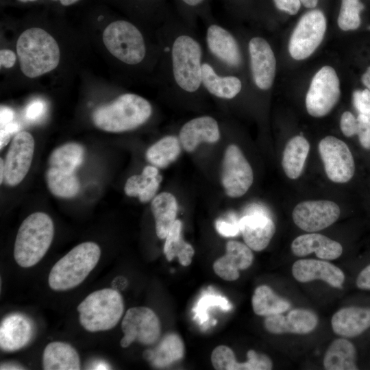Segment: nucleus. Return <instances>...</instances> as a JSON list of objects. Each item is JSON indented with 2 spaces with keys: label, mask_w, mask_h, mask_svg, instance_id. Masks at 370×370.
<instances>
[{
  "label": "nucleus",
  "mask_w": 370,
  "mask_h": 370,
  "mask_svg": "<svg viewBox=\"0 0 370 370\" xmlns=\"http://www.w3.org/2000/svg\"><path fill=\"white\" fill-rule=\"evenodd\" d=\"M167 82L171 86L188 95L195 94L202 86L203 47L191 29H167Z\"/></svg>",
  "instance_id": "obj_1"
},
{
  "label": "nucleus",
  "mask_w": 370,
  "mask_h": 370,
  "mask_svg": "<svg viewBox=\"0 0 370 370\" xmlns=\"http://www.w3.org/2000/svg\"><path fill=\"white\" fill-rule=\"evenodd\" d=\"M152 106L144 97L125 93L112 102L96 108L92 114L94 125L112 133L134 130L145 123L152 114Z\"/></svg>",
  "instance_id": "obj_2"
},
{
  "label": "nucleus",
  "mask_w": 370,
  "mask_h": 370,
  "mask_svg": "<svg viewBox=\"0 0 370 370\" xmlns=\"http://www.w3.org/2000/svg\"><path fill=\"white\" fill-rule=\"evenodd\" d=\"M21 70L34 78L55 69L60 62V52L55 38L45 30L32 27L23 32L16 42Z\"/></svg>",
  "instance_id": "obj_3"
},
{
  "label": "nucleus",
  "mask_w": 370,
  "mask_h": 370,
  "mask_svg": "<svg viewBox=\"0 0 370 370\" xmlns=\"http://www.w3.org/2000/svg\"><path fill=\"white\" fill-rule=\"evenodd\" d=\"M54 225L45 212H36L25 218L18 228L14 247V258L21 267L37 264L46 254L53 238Z\"/></svg>",
  "instance_id": "obj_4"
},
{
  "label": "nucleus",
  "mask_w": 370,
  "mask_h": 370,
  "mask_svg": "<svg viewBox=\"0 0 370 370\" xmlns=\"http://www.w3.org/2000/svg\"><path fill=\"white\" fill-rule=\"evenodd\" d=\"M101 249L93 242L74 247L61 258L50 271L48 283L51 289L63 291L79 285L96 267Z\"/></svg>",
  "instance_id": "obj_5"
},
{
  "label": "nucleus",
  "mask_w": 370,
  "mask_h": 370,
  "mask_svg": "<svg viewBox=\"0 0 370 370\" xmlns=\"http://www.w3.org/2000/svg\"><path fill=\"white\" fill-rule=\"evenodd\" d=\"M79 321L87 331L112 329L124 312L123 299L114 288H103L89 294L77 306Z\"/></svg>",
  "instance_id": "obj_6"
},
{
  "label": "nucleus",
  "mask_w": 370,
  "mask_h": 370,
  "mask_svg": "<svg viewBox=\"0 0 370 370\" xmlns=\"http://www.w3.org/2000/svg\"><path fill=\"white\" fill-rule=\"evenodd\" d=\"M102 38L108 51L123 63L137 65L146 57L144 36L140 30L129 21L118 20L110 23L105 28Z\"/></svg>",
  "instance_id": "obj_7"
},
{
  "label": "nucleus",
  "mask_w": 370,
  "mask_h": 370,
  "mask_svg": "<svg viewBox=\"0 0 370 370\" xmlns=\"http://www.w3.org/2000/svg\"><path fill=\"white\" fill-rule=\"evenodd\" d=\"M326 18L322 11L305 13L295 27L288 43L291 56L297 60L308 58L322 42L326 30Z\"/></svg>",
  "instance_id": "obj_8"
},
{
  "label": "nucleus",
  "mask_w": 370,
  "mask_h": 370,
  "mask_svg": "<svg viewBox=\"0 0 370 370\" xmlns=\"http://www.w3.org/2000/svg\"><path fill=\"white\" fill-rule=\"evenodd\" d=\"M341 95L340 82L335 70L325 66L314 75L306 96V107L314 117H322L330 112Z\"/></svg>",
  "instance_id": "obj_9"
},
{
  "label": "nucleus",
  "mask_w": 370,
  "mask_h": 370,
  "mask_svg": "<svg viewBox=\"0 0 370 370\" xmlns=\"http://www.w3.org/2000/svg\"><path fill=\"white\" fill-rule=\"evenodd\" d=\"M121 329L124 334L120 344L129 347L134 341L145 345H151L158 341L161 334V325L156 313L144 306L133 307L125 312Z\"/></svg>",
  "instance_id": "obj_10"
},
{
  "label": "nucleus",
  "mask_w": 370,
  "mask_h": 370,
  "mask_svg": "<svg viewBox=\"0 0 370 370\" xmlns=\"http://www.w3.org/2000/svg\"><path fill=\"white\" fill-rule=\"evenodd\" d=\"M254 181L249 162L240 148L234 144L225 149L221 172V183L227 196L237 198L245 195Z\"/></svg>",
  "instance_id": "obj_11"
},
{
  "label": "nucleus",
  "mask_w": 370,
  "mask_h": 370,
  "mask_svg": "<svg viewBox=\"0 0 370 370\" xmlns=\"http://www.w3.org/2000/svg\"><path fill=\"white\" fill-rule=\"evenodd\" d=\"M319 151L328 177L335 183H346L354 175L355 164L347 145L328 136L319 143Z\"/></svg>",
  "instance_id": "obj_12"
},
{
  "label": "nucleus",
  "mask_w": 370,
  "mask_h": 370,
  "mask_svg": "<svg viewBox=\"0 0 370 370\" xmlns=\"http://www.w3.org/2000/svg\"><path fill=\"white\" fill-rule=\"evenodd\" d=\"M35 143L32 135L21 131L14 135L4 160L3 182L9 186L20 184L32 164Z\"/></svg>",
  "instance_id": "obj_13"
},
{
  "label": "nucleus",
  "mask_w": 370,
  "mask_h": 370,
  "mask_svg": "<svg viewBox=\"0 0 370 370\" xmlns=\"http://www.w3.org/2000/svg\"><path fill=\"white\" fill-rule=\"evenodd\" d=\"M341 210L330 200H309L299 203L293 210V220L302 230L314 232L332 225L339 218Z\"/></svg>",
  "instance_id": "obj_14"
},
{
  "label": "nucleus",
  "mask_w": 370,
  "mask_h": 370,
  "mask_svg": "<svg viewBox=\"0 0 370 370\" xmlns=\"http://www.w3.org/2000/svg\"><path fill=\"white\" fill-rule=\"evenodd\" d=\"M208 52L221 68L235 69L243 62L240 46L234 36L224 27L210 24L206 30Z\"/></svg>",
  "instance_id": "obj_15"
},
{
  "label": "nucleus",
  "mask_w": 370,
  "mask_h": 370,
  "mask_svg": "<svg viewBox=\"0 0 370 370\" xmlns=\"http://www.w3.org/2000/svg\"><path fill=\"white\" fill-rule=\"evenodd\" d=\"M248 52L254 84L261 90H269L276 71V60L271 47L264 38L255 36L249 41Z\"/></svg>",
  "instance_id": "obj_16"
},
{
  "label": "nucleus",
  "mask_w": 370,
  "mask_h": 370,
  "mask_svg": "<svg viewBox=\"0 0 370 370\" xmlns=\"http://www.w3.org/2000/svg\"><path fill=\"white\" fill-rule=\"evenodd\" d=\"M238 223L245 244L254 251L264 249L275 232L273 220L260 210L249 212Z\"/></svg>",
  "instance_id": "obj_17"
},
{
  "label": "nucleus",
  "mask_w": 370,
  "mask_h": 370,
  "mask_svg": "<svg viewBox=\"0 0 370 370\" xmlns=\"http://www.w3.org/2000/svg\"><path fill=\"white\" fill-rule=\"evenodd\" d=\"M178 138L187 152H192L203 143H215L220 139V129L217 121L204 115L193 118L181 127Z\"/></svg>",
  "instance_id": "obj_18"
},
{
  "label": "nucleus",
  "mask_w": 370,
  "mask_h": 370,
  "mask_svg": "<svg viewBox=\"0 0 370 370\" xmlns=\"http://www.w3.org/2000/svg\"><path fill=\"white\" fill-rule=\"evenodd\" d=\"M264 324L266 330L272 334H305L317 327L318 317L310 310L297 308L291 310L286 316L281 313L267 316Z\"/></svg>",
  "instance_id": "obj_19"
},
{
  "label": "nucleus",
  "mask_w": 370,
  "mask_h": 370,
  "mask_svg": "<svg viewBox=\"0 0 370 370\" xmlns=\"http://www.w3.org/2000/svg\"><path fill=\"white\" fill-rule=\"evenodd\" d=\"M254 255L251 249L238 241H230L226 244V252L213 264L214 273L224 280L234 281L239 276V271L249 268Z\"/></svg>",
  "instance_id": "obj_20"
},
{
  "label": "nucleus",
  "mask_w": 370,
  "mask_h": 370,
  "mask_svg": "<svg viewBox=\"0 0 370 370\" xmlns=\"http://www.w3.org/2000/svg\"><path fill=\"white\" fill-rule=\"evenodd\" d=\"M292 273L300 282L321 280L336 288L340 287L345 280L341 269L328 262L314 259L297 260L293 264Z\"/></svg>",
  "instance_id": "obj_21"
},
{
  "label": "nucleus",
  "mask_w": 370,
  "mask_h": 370,
  "mask_svg": "<svg viewBox=\"0 0 370 370\" xmlns=\"http://www.w3.org/2000/svg\"><path fill=\"white\" fill-rule=\"evenodd\" d=\"M34 335L32 321L22 314L6 317L0 326V347L5 352H15L26 346Z\"/></svg>",
  "instance_id": "obj_22"
},
{
  "label": "nucleus",
  "mask_w": 370,
  "mask_h": 370,
  "mask_svg": "<svg viewBox=\"0 0 370 370\" xmlns=\"http://www.w3.org/2000/svg\"><path fill=\"white\" fill-rule=\"evenodd\" d=\"M201 83L203 88L209 94L223 100L234 99L243 88L238 77L221 74L213 64L206 60L202 64Z\"/></svg>",
  "instance_id": "obj_23"
},
{
  "label": "nucleus",
  "mask_w": 370,
  "mask_h": 370,
  "mask_svg": "<svg viewBox=\"0 0 370 370\" xmlns=\"http://www.w3.org/2000/svg\"><path fill=\"white\" fill-rule=\"evenodd\" d=\"M293 253L304 257L312 253L323 260H334L343 253L342 245L323 234L310 233L295 238L291 243Z\"/></svg>",
  "instance_id": "obj_24"
},
{
  "label": "nucleus",
  "mask_w": 370,
  "mask_h": 370,
  "mask_svg": "<svg viewBox=\"0 0 370 370\" xmlns=\"http://www.w3.org/2000/svg\"><path fill=\"white\" fill-rule=\"evenodd\" d=\"M331 324L333 331L339 336H357L370 328V308H341L332 316Z\"/></svg>",
  "instance_id": "obj_25"
},
{
  "label": "nucleus",
  "mask_w": 370,
  "mask_h": 370,
  "mask_svg": "<svg viewBox=\"0 0 370 370\" xmlns=\"http://www.w3.org/2000/svg\"><path fill=\"white\" fill-rule=\"evenodd\" d=\"M162 179L156 166H146L140 174L127 180L124 192L129 197H138L142 203H147L156 196Z\"/></svg>",
  "instance_id": "obj_26"
},
{
  "label": "nucleus",
  "mask_w": 370,
  "mask_h": 370,
  "mask_svg": "<svg viewBox=\"0 0 370 370\" xmlns=\"http://www.w3.org/2000/svg\"><path fill=\"white\" fill-rule=\"evenodd\" d=\"M42 367L45 370H79L81 369L79 356L69 343L51 342L43 352Z\"/></svg>",
  "instance_id": "obj_27"
},
{
  "label": "nucleus",
  "mask_w": 370,
  "mask_h": 370,
  "mask_svg": "<svg viewBox=\"0 0 370 370\" xmlns=\"http://www.w3.org/2000/svg\"><path fill=\"white\" fill-rule=\"evenodd\" d=\"M184 345L180 336L169 333L163 336L153 349L144 352V358L156 367H165L184 356Z\"/></svg>",
  "instance_id": "obj_28"
},
{
  "label": "nucleus",
  "mask_w": 370,
  "mask_h": 370,
  "mask_svg": "<svg viewBox=\"0 0 370 370\" xmlns=\"http://www.w3.org/2000/svg\"><path fill=\"white\" fill-rule=\"evenodd\" d=\"M151 209L154 217L156 234L160 239L165 238L176 220L177 200L171 193L162 192L153 198Z\"/></svg>",
  "instance_id": "obj_29"
},
{
  "label": "nucleus",
  "mask_w": 370,
  "mask_h": 370,
  "mask_svg": "<svg viewBox=\"0 0 370 370\" xmlns=\"http://www.w3.org/2000/svg\"><path fill=\"white\" fill-rule=\"evenodd\" d=\"M309 150L310 144L302 136H295L288 141L283 152L282 165L288 178L295 180L300 176Z\"/></svg>",
  "instance_id": "obj_30"
},
{
  "label": "nucleus",
  "mask_w": 370,
  "mask_h": 370,
  "mask_svg": "<svg viewBox=\"0 0 370 370\" xmlns=\"http://www.w3.org/2000/svg\"><path fill=\"white\" fill-rule=\"evenodd\" d=\"M323 365L328 370H356V350L348 340H334L327 349Z\"/></svg>",
  "instance_id": "obj_31"
},
{
  "label": "nucleus",
  "mask_w": 370,
  "mask_h": 370,
  "mask_svg": "<svg viewBox=\"0 0 370 370\" xmlns=\"http://www.w3.org/2000/svg\"><path fill=\"white\" fill-rule=\"evenodd\" d=\"M85 157L84 147L77 143H67L56 148L48 159V167L68 173H76Z\"/></svg>",
  "instance_id": "obj_32"
},
{
  "label": "nucleus",
  "mask_w": 370,
  "mask_h": 370,
  "mask_svg": "<svg viewBox=\"0 0 370 370\" xmlns=\"http://www.w3.org/2000/svg\"><path fill=\"white\" fill-rule=\"evenodd\" d=\"M45 180L51 193L58 198H73L80 190V182L76 173L48 167L45 172Z\"/></svg>",
  "instance_id": "obj_33"
},
{
  "label": "nucleus",
  "mask_w": 370,
  "mask_h": 370,
  "mask_svg": "<svg viewBox=\"0 0 370 370\" xmlns=\"http://www.w3.org/2000/svg\"><path fill=\"white\" fill-rule=\"evenodd\" d=\"M181 147L178 137L166 136L148 148L145 157L151 165L164 169L178 158Z\"/></svg>",
  "instance_id": "obj_34"
},
{
  "label": "nucleus",
  "mask_w": 370,
  "mask_h": 370,
  "mask_svg": "<svg viewBox=\"0 0 370 370\" xmlns=\"http://www.w3.org/2000/svg\"><path fill=\"white\" fill-rule=\"evenodd\" d=\"M182 223L176 219L170 228L164 246V253L168 261L177 257L180 263L184 267L188 266L195 254L193 247L182 237Z\"/></svg>",
  "instance_id": "obj_35"
},
{
  "label": "nucleus",
  "mask_w": 370,
  "mask_h": 370,
  "mask_svg": "<svg viewBox=\"0 0 370 370\" xmlns=\"http://www.w3.org/2000/svg\"><path fill=\"white\" fill-rule=\"evenodd\" d=\"M251 304L254 312L260 316L280 314L288 310L291 306L287 300L277 295L266 285H261L256 288Z\"/></svg>",
  "instance_id": "obj_36"
},
{
  "label": "nucleus",
  "mask_w": 370,
  "mask_h": 370,
  "mask_svg": "<svg viewBox=\"0 0 370 370\" xmlns=\"http://www.w3.org/2000/svg\"><path fill=\"white\" fill-rule=\"evenodd\" d=\"M364 5L360 0H342L338 25L344 31L356 29L360 25V12Z\"/></svg>",
  "instance_id": "obj_37"
},
{
  "label": "nucleus",
  "mask_w": 370,
  "mask_h": 370,
  "mask_svg": "<svg viewBox=\"0 0 370 370\" xmlns=\"http://www.w3.org/2000/svg\"><path fill=\"white\" fill-rule=\"evenodd\" d=\"M212 306H219L221 309L229 310L232 306L226 298L216 295H204L199 300L197 305L193 308L197 318L201 323H204L208 319L206 311Z\"/></svg>",
  "instance_id": "obj_38"
},
{
  "label": "nucleus",
  "mask_w": 370,
  "mask_h": 370,
  "mask_svg": "<svg viewBox=\"0 0 370 370\" xmlns=\"http://www.w3.org/2000/svg\"><path fill=\"white\" fill-rule=\"evenodd\" d=\"M213 367L217 370H235L237 361L234 352L227 346L219 345L211 354Z\"/></svg>",
  "instance_id": "obj_39"
},
{
  "label": "nucleus",
  "mask_w": 370,
  "mask_h": 370,
  "mask_svg": "<svg viewBox=\"0 0 370 370\" xmlns=\"http://www.w3.org/2000/svg\"><path fill=\"white\" fill-rule=\"evenodd\" d=\"M247 356L246 362H237L235 370H270L273 367L271 360L264 354L250 349Z\"/></svg>",
  "instance_id": "obj_40"
},
{
  "label": "nucleus",
  "mask_w": 370,
  "mask_h": 370,
  "mask_svg": "<svg viewBox=\"0 0 370 370\" xmlns=\"http://www.w3.org/2000/svg\"><path fill=\"white\" fill-rule=\"evenodd\" d=\"M352 100L358 114L370 119V91L367 88L356 90L353 92Z\"/></svg>",
  "instance_id": "obj_41"
},
{
  "label": "nucleus",
  "mask_w": 370,
  "mask_h": 370,
  "mask_svg": "<svg viewBox=\"0 0 370 370\" xmlns=\"http://www.w3.org/2000/svg\"><path fill=\"white\" fill-rule=\"evenodd\" d=\"M357 121L360 143L364 148L370 149V119L358 114Z\"/></svg>",
  "instance_id": "obj_42"
},
{
  "label": "nucleus",
  "mask_w": 370,
  "mask_h": 370,
  "mask_svg": "<svg viewBox=\"0 0 370 370\" xmlns=\"http://www.w3.org/2000/svg\"><path fill=\"white\" fill-rule=\"evenodd\" d=\"M215 227L217 232L225 237H233L241 231L239 223L234 219L226 221L222 219L217 220Z\"/></svg>",
  "instance_id": "obj_43"
},
{
  "label": "nucleus",
  "mask_w": 370,
  "mask_h": 370,
  "mask_svg": "<svg viewBox=\"0 0 370 370\" xmlns=\"http://www.w3.org/2000/svg\"><path fill=\"white\" fill-rule=\"evenodd\" d=\"M340 127L343 134L347 137L357 134V118L350 112H343L341 117Z\"/></svg>",
  "instance_id": "obj_44"
},
{
  "label": "nucleus",
  "mask_w": 370,
  "mask_h": 370,
  "mask_svg": "<svg viewBox=\"0 0 370 370\" xmlns=\"http://www.w3.org/2000/svg\"><path fill=\"white\" fill-rule=\"evenodd\" d=\"M0 127V149H2L8 145L12 136L19 130L20 126L12 121Z\"/></svg>",
  "instance_id": "obj_45"
},
{
  "label": "nucleus",
  "mask_w": 370,
  "mask_h": 370,
  "mask_svg": "<svg viewBox=\"0 0 370 370\" xmlns=\"http://www.w3.org/2000/svg\"><path fill=\"white\" fill-rule=\"evenodd\" d=\"M45 110V103L40 99H36L27 106L25 114L27 119L35 121L41 117Z\"/></svg>",
  "instance_id": "obj_46"
},
{
  "label": "nucleus",
  "mask_w": 370,
  "mask_h": 370,
  "mask_svg": "<svg viewBox=\"0 0 370 370\" xmlns=\"http://www.w3.org/2000/svg\"><path fill=\"white\" fill-rule=\"evenodd\" d=\"M276 8L291 15L297 13L301 6L300 0H273Z\"/></svg>",
  "instance_id": "obj_47"
},
{
  "label": "nucleus",
  "mask_w": 370,
  "mask_h": 370,
  "mask_svg": "<svg viewBox=\"0 0 370 370\" xmlns=\"http://www.w3.org/2000/svg\"><path fill=\"white\" fill-rule=\"evenodd\" d=\"M16 57L15 53L10 49H3L0 51V64L1 66L10 69L16 62Z\"/></svg>",
  "instance_id": "obj_48"
},
{
  "label": "nucleus",
  "mask_w": 370,
  "mask_h": 370,
  "mask_svg": "<svg viewBox=\"0 0 370 370\" xmlns=\"http://www.w3.org/2000/svg\"><path fill=\"white\" fill-rule=\"evenodd\" d=\"M356 286L360 289L370 290V264L363 269L358 275Z\"/></svg>",
  "instance_id": "obj_49"
},
{
  "label": "nucleus",
  "mask_w": 370,
  "mask_h": 370,
  "mask_svg": "<svg viewBox=\"0 0 370 370\" xmlns=\"http://www.w3.org/2000/svg\"><path fill=\"white\" fill-rule=\"evenodd\" d=\"M14 116V111L10 108L1 106L0 110V126L12 121Z\"/></svg>",
  "instance_id": "obj_50"
},
{
  "label": "nucleus",
  "mask_w": 370,
  "mask_h": 370,
  "mask_svg": "<svg viewBox=\"0 0 370 370\" xmlns=\"http://www.w3.org/2000/svg\"><path fill=\"white\" fill-rule=\"evenodd\" d=\"M362 82L370 91V66L368 67L365 73L362 76Z\"/></svg>",
  "instance_id": "obj_51"
},
{
  "label": "nucleus",
  "mask_w": 370,
  "mask_h": 370,
  "mask_svg": "<svg viewBox=\"0 0 370 370\" xmlns=\"http://www.w3.org/2000/svg\"><path fill=\"white\" fill-rule=\"evenodd\" d=\"M184 4L189 7L195 8L201 5L205 0H181Z\"/></svg>",
  "instance_id": "obj_52"
},
{
  "label": "nucleus",
  "mask_w": 370,
  "mask_h": 370,
  "mask_svg": "<svg viewBox=\"0 0 370 370\" xmlns=\"http://www.w3.org/2000/svg\"><path fill=\"white\" fill-rule=\"evenodd\" d=\"M301 3L306 8H313L317 5L318 0H300Z\"/></svg>",
  "instance_id": "obj_53"
},
{
  "label": "nucleus",
  "mask_w": 370,
  "mask_h": 370,
  "mask_svg": "<svg viewBox=\"0 0 370 370\" xmlns=\"http://www.w3.org/2000/svg\"><path fill=\"white\" fill-rule=\"evenodd\" d=\"M1 369H23L22 367L14 364H4L1 365Z\"/></svg>",
  "instance_id": "obj_54"
},
{
  "label": "nucleus",
  "mask_w": 370,
  "mask_h": 370,
  "mask_svg": "<svg viewBox=\"0 0 370 370\" xmlns=\"http://www.w3.org/2000/svg\"><path fill=\"white\" fill-rule=\"evenodd\" d=\"M4 160L3 158L0 159V182L2 184L3 182V177H4Z\"/></svg>",
  "instance_id": "obj_55"
},
{
  "label": "nucleus",
  "mask_w": 370,
  "mask_h": 370,
  "mask_svg": "<svg viewBox=\"0 0 370 370\" xmlns=\"http://www.w3.org/2000/svg\"><path fill=\"white\" fill-rule=\"evenodd\" d=\"M93 369H110L108 364L104 362H99L98 365H95Z\"/></svg>",
  "instance_id": "obj_56"
},
{
  "label": "nucleus",
  "mask_w": 370,
  "mask_h": 370,
  "mask_svg": "<svg viewBox=\"0 0 370 370\" xmlns=\"http://www.w3.org/2000/svg\"><path fill=\"white\" fill-rule=\"evenodd\" d=\"M54 1H56V0H54ZM59 1L62 5L67 6V5H70L76 3L79 0H59Z\"/></svg>",
  "instance_id": "obj_57"
},
{
  "label": "nucleus",
  "mask_w": 370,
  "mask_h": 370,
  "mask_svg": "<svg viewBox=\"0 0 370 370\" xmlns=\"http://www.w3.org/2000/svg\"><path fill=\"white\" fill-rule=\"evenodd\" d=\"M18 1L21 2H27V1H34L36 0H18Z\"/></svg>",
  "instance_id": "obj_58"
}]
</instances>
